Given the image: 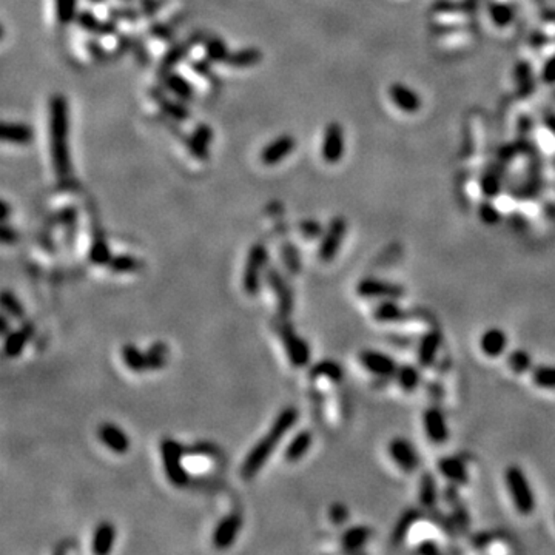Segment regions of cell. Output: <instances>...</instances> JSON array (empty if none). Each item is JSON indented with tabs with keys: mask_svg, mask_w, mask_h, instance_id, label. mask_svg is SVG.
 <instances>
[{
	"mask_svg": "<svg viewBox=\"0 0 555 555\" xmlns=\"http://www.w3.org/2000/svg\"><path fill=\"white\" fill-rule=\"evenodd\" d=\"M50 142H51V161L56 175L65 179L72 171L68 145V102L62 94H54L50 99Z\"/></svg>",
	"mask_w": 555,
	"mask_h": 555,
	"instance_id": "6da1fadb",
	"label": "cell"
},
{
	"mask_svg": "<svg viewBox=\"0 0 555 555\" xmlns=\"http://www.w3.org/2000/svg\"><path fill=\"white\" fill-rule=\"evenodd\" d=\"M296 420H298V411L295 407H287V409L279 413L275 423L270 427V431L259 439L257 446L250 450V454L247 455L244 463H242L241 475L244 477L246 480H250V478H253L261 469H263V466L265 464L267 460H269L272 452L276 449L278 443L284 438L285 433L292 429V426L296 423Z\"/></svg>",
	"mask_w": 555,
	"mask_h": 555,
	"instance_id": "7a4b0ae2",
	"label": "cell"
},
{
	"mask_svg": "<svg viewBox=\"0 0 555 555\" xmlns=\"http://www.w3.org/2000/svg\"><path fill=\"white\" fill-rule=\"evenodd\" d=\"M505 484L516 512L525 516L534 514L537 508V499H535L531 481L527 480L525 470L520 466L512 464L505 470Z\"/></svg>",
	"mask_w": 555,
	"mask_h": 555,
	"instance_id": "3957f363",
	"label": "cell"
},
{
	"mask_svg": "<svg viewBox=\"0 0 555 555\" xmlns=\"http://www.w3.org/2000/svg\"><path fill=\"white\" fill-rule=\"evenodd\" d=\"M161 452L165 475H167L170 483L176 488L187 486L190 477L182 466V455H184L182 446L175 442V439L165 438L161 443Z\"/></svg>",
	"mask_w": 555,
	"mask_h": 555,
	"instance_id": "277c9868",
	"label": "cell"
},
{
	"mask_svg": "<svg viewBox=\"0 0 555 555\" xmlns=\"http://www.w3.org/2000/svg\"><path fill=\"white\" fill-rule=\"evenodd\" d=\"M269 253L263 244L252 246L247 254L244 273H242V287L248 295H257L261 289V276L265 269Z\"/></svg>",
	"mask_w": 555,
	"mask_h": 555,
	"instance_id": "5b68a950",
	"label": "cell"
},
{
	"mask_svg": "<svg viewBox=\"0 0 555 555\" xmlns=\"http://www.w3.org/2000/svg\"><path fill=\"white\" fill-rule=\"evenodd\" d=\"M347 233V221L341 218V216H336L330 221L329 227L325 228V232L323 235L321 246L318 248V258H320L323 263H331L336 258L338 252L342 246V241L346 238Z\"/></svg>",
	"mask_w": 555,
	"mask_h": 555,
	"instance_id": "8992f818",
	"label": "cell"
},
{
	"mask_svg": "<svg viewBox=\"0 0 555 555\" xmlns=\"http://www.w3.org/2000/svg\"><path fill=\"white\" fill-rule=\"evenodd\" d=\"M356 293L366 299H400L404 296V287L392 281L364 278L356 284Z\"/></svg>",
	"mask_w": 555,
	"mask_h": 555,
	"instance_id": "52a82bcc",
	"label": "cell"
},
{
	"mask_svg": "<svg viewBox=\"0 0 555 555\" xmlns=\"http://www.w3.org/2000/svg\"><path fill=\"white\" fill-rule=\"evenodd\" d=\"M387 452L391 460L404 472L413 474L420 468V455L409 439L403 437H395L389 442Z\"/></svg>",
	"mask_w": 555,
	"mask_h": 555,
	"instance_id": "ba28073f",
	"label": "cell"
},
{
	"mask_svg": "<svg viewBox=\"0 0 555 555\" xmlns=\"http://www.w3.org/2000/svg\"><path fill=\"white\" fill-rule=\"evenodd\" d=\"M358 358L362 367H364L369 373L380 376V378H389V376H395V373H397L398 369L397 362H395L391 355L380 352V350L366 349L360 352Z\"/></svg>",
	"mask_w": 555,
	"mask_h": 555,
	"instance_id": "9c48e42d",
	"label": "cell"
},
{
	"mask_svg": "<svg viewBox=\"0 0 555 555\" xmlns=\"http://www.w3.org/2000/svg\"><path fill=\"white\" fill-rule=\"evenodd\" d=\"M281 338H283L284 347L287 356L292 366L295 367H304L310 361V349L309 344L305 342L301 336L295 334L290 324H284L281 327Z\"/></svg>",
	"mask_w": 555,
	"mask_h": 555,
	"instance_id": "30bf717a",
	"label": "cell"
},
{
	"mask_svg": "<svg viewBox=\"0 0 555 555\" xmlns=\"http://www.w3.org/2000/svg\"><path fill=\"white\" fill-rule=\"evenodd\" d=\"M321 155L327 164H338L341 161L344 155V131L338 122H330L325 129Z\"/></svg>",
	"mask_w": 555,
	"mask_h": 555,
	"instance_id": "8fae6325",
	"label": "cell"
},
{
	"mask_svg": "<svg viewBox=\"0 0 555 555\" xmlns=\"http://www.w3.org/2000/svg\"><path fill=\"white\" fill-rule=\"evenodd\" d=\"M423 427L426 437L435 444H443L449 439V426L446 415L438 407H429L423 413Z\"/></svg>",
	"mask_w": 555,
	"mask_h": 555,
	"instance_id": "7c38bea8",
	"label": "cell"
},
{
	"mask_svg": "<svg viewBox=\"0 0 555 555\" xmlns=\"http://www.w3.org/2000/svg\"><path fill=\"white\" fill-rule=\"evenodd\" d=\"M265 281L267 284L270 285V289L275 292L279 315L283 318H287L293 310V295L290 287L287 285L285 279L281 276V273L278 272V269H275V267H272V269L265 272Z\"/></svg>",
	"mask_w": 555,
	"mask_h": 555,
	"instance_id": "4fadbf2b",
	"label": "cell"
},
{
	"mask_svg": "<svg viewBox=\"0 0 555 555\" xmlns=\"http://www.w3.org/2000/svg\"><path fill=\"white\" fill-rule=\"evenodd\" d=\"M241 526H242V520L238 514H230L222 519L218 526L215 527V532H213V546L216 549H227V547H230L235 540L238 538V534L241 531Z\"/></svg>",
	"mask_w": 555,
	"mask_h": 555,
	"instance_id": "5bb4252c",
	"label": "cell"
},
{
	"mask_svg": "<svg viewBox=\"0 0 555 555\" xmlns=\"http://www.w3.org/2000/svg\"><path fill=\"white\" fill-rule=\"evenodd\" d=\"M295 145H296V140L293 139V136L281 135L275 140H272L270 144H267L264 146L263 151H261V155H259L261 162L267 165V167L278 165L279 162H283L293 150H295Z\"/></svg>",
	"mask_w": 555,
	"mask_h": 555,
	"instance_id": "9a60e30c",
	"label": "cell"
},
{
	"mask_svg": "<svg viewBox=\"0 0 555 555\" xmlns=\"http://www.w3.org/2000/svg\"><path fill=\"white\" fill-rule=\"evenodd\" d=\"M206 39L207 37H204L202 33H195V34H191L185 42L176 43L173 48H170L167 53L164 54L161 65H159V72H161V74L173 72V68L184 59L185 56L190 53V50L196 45H199L201 42H206Z\"/></svg>",
	"mask_w": 555,
	"mask_h": 555,
	"instance_id": "2e32d148",
	"label": "cell"
},
{
	"mask_svg": "<svg viewBox=\"0 0 555 555\" xmlns=\"http://www.w3.org/2000/svg\"><path fill=\"white\" fill-rule=\"evenodd\" d=\"M443 344V336L438 330H429L427 334L420 338L418 346H417V361L418 364L427 369L431 367L433 362L437 361V356L439 349H442Z\"/></svg>",
	"mask_w": 555,
	"mask_h": 555,
	"instance_id": "e0dca14e",
	"label": "cell"
},
{
	"mask_svg": "<svg viewBox=\"0 0 555 555\" xmlns=\"http://www.w3.org/2000/svg\"><path fill=\"white\" fill-rule=\"evenodd\" d=\"M213 140V130L206 124H199L191 133L190 136L184 139V144L187 145L188 153L197 161H207L208 159V146Z\"/></svg>",
	"mask_w": 555,
	"mask_h": 555,
	"instance_id": "ac0fdd59",
	"label": "cell"
},
{
	"mask_svg": "<svg viewBox=\"0 0 555 555\" xmlns=\"http://www.w3.org/2000/svg\"><path fill=\"white\" fill-rule=\"evenodd\" d=\"M509 338L506 331L500 327H489L480 336L481 352L489 358H499L506 352Z\"/></svg>",
	"mask_w": 555,
	"mask_h": 555,
	"instance_id": "d6986e66",
	"label": "cell"
},
{
	"mask_svg": "<svg viewBox=\"0 0 555 555\" xmlns=\"http://www.w3.org/2000/svg\"><path fill=\"white\" fill-rule=\"evenodd\" d=\"M99 438L105 448L114 454H125L130 449V438L127 433L113 423H104L99 427Z\"/></svg>",
	"mask_w": 555,
	"mask_h": 555,
	"instance_id": "ffe728a7",
	"label": "cell"
},
{
	"mask_svg": "<svg viewBox=\"0 0 555 555\" xmlns=\"http://www.w3.org/2000/svg\"><path fill=\"white\" fill-rule=\"evenodd\" d=\"M438 470L446 480H449V483L457 484V486H464V484L469 483V474L468 468H466L464 461L461 458L449 455L443 457L438 460Z\"/></svg>",
	"mask_w": 555,
	"mask_h": 555,
	"instance_id": "44dd1931",
	"label": "cell"
},
{
	"mask_svg": "<svg viewBox=\"0 0 555 555\" xmlns=\"http://www.w3.org/2000/svg\"><path fill=\"white\" fill-rule=\"evenodd\" d=\"M150 96L151 99L155 100V104L161 108V111L165 116L173 119L175 122H185V120L190 119L188 108L185 107L182 102L167 98V96H165L161 90H157V88H151Z\"/></svg>",
	"mask_w": 555,
	"mask_h": 555,
	"instance_id": "7402d4cb",
	"label": "cell"
},
{
	"mask_svg": "<svg viewBox=\"0 0 555 555\" xmlns=\"http://www.w3.org/2000/svg\"><path fill=\"white\" fill-rule=\"evenodd\" d=\"M33 334L34 325L31 323H25L19 329L10 331L5 340V355L10 356V358H16V356L21 355Z\"/></svg>",
	"mask_w": 555,
	"mask_h": 555,
	"instance_id": "603a6c76",
	"label": "cell"
},
{
	"mask_svg": "<svg viewBox=\"0 0 555 555\" xmlns=\"http://www.w3.org/2000/svg\"><path fill=\"white\" fill-rule=\"evenodd\" d=\"M79 27L94 36H111L118 33L116 22H105L96 17L91 11H80L76 19Z\"/></svg>",
	"mask_w": 555,
	"mask_h": 555,
	"instance_id": "cb8c5ba5",
	"label": "cell"
},
{
	"mask_svg": "<svg viewBox=\"0 0 555 555\" xmlns=\"http://www.w3.org/2000/svg\"><path fill=\"white\" fill-rule=\"evenodd\" d=\"M372 537V529L364 525H356L346 529L341 535V547L346 552H358Z\"/></svg>",
	"mask_w": 555,
	"mask_h": 555,
	"instance_id": "d4e9b609",
	"label": "cell"
},
{
	"mask_svg": "<svg viewBox=\"0 0 555 555\" xmlns=\"http://www.w3.org/2000/svg\"><path fill=\"white\" fill-rule=\"evenodd\" d=\"M397 301L398 299H381L372 312L375 320L382 324H395L406 320V312Z\"/></svg>",
	"mask_w": 555,
	"mask_h": 555,
	"instance_id": "484cf974",
	"label": "cell"
},
{
	"mask_svg": "<svg viewBox=\"0 0 555 555\" xmlns=\"http://www.w3.org/2000/svg\"><path fill=\"white\" fill-rule=\"evenodd\" d=\"M162 80L165 88L170 93H173L177 99H181L182 102H190L195 99V90L193 85L190 82L176 72H168L162 74Z\"/></svg>",
	"mask_w": 555,
	"mask_h": 555,
	"instance_id": "4316f807",
	"label": "cell"
},
{
	"mask_svg": "<svg viewBox=\"0 0 555 555\" xmlns=\"http://www.w3.org/2000/svg\"><path fill=\"white\" fill-rule=\"evenodd\" d=\"M389 94H391L393 104L404 113H415L421 107V102L417 93L411 90V88H407L406 85L393 84L391 87V90H389Z\"/></svg>",
	"mask_w": 555,
	"mask_h": 555,
	"instance_id": "83f0119b",
	"label": "cell"
},
{
	"mask_svg": "<svg viewBox=\"0 0 555 555\" xmlns=\"http://www.w3.org/2000/svg\"><path fill=\"white\" fill-rule=\"evenodd\" d=\"M34 138V131L27 124L5 122L2 125V139L16 145H28Z\"/></svg>",
	"mask_w": 555,
	"mask_h": 555,
	"instance_id": "f1b7e54d",
	"label": "cell"
},
{
	"mask_svg": "<svg viewBox=\"0 0 555 555\" xmlns=\"http://www.w3.org/2000/svg\"><path fill=\"white\" fill-rule=\"evenodd\" d=\"M114 538H116V529L108 521H102L98 525L93 535V552L105 555L111 551Z\"/></svg>",
	"mask_w": 555,
	"mask_h": 555,
	"instance_id": "f546056e",
	"label": "cell"
},
{
	"mask_svg": "<svg viewBox=\"0 0 555 555\" xmlns=\"http://www.w3.org/2000/svg\"><path fill=\"white\" fill-rule=\"evenodd\" d=\"M312 442H314V437H312L310 431H301L299 433H296L284 452L285 460L289 463H296L301 460V458L309 452Z\"/></svg>",
	"mask_w": 555,
	"mask_h": 555,
	"instance_id": "4dcf8cb0",
	"label": "cell"
},
{
	"mask_svg": "<svg viewBox=\"0 0 555 555\" xmlns=\"http://www.w3.org/2000/svg\"><path fill=\"white\" fill-rule=\"evenodd\" d=\"M420 510L418 509H407L406 512L400 516L397 525L393 526L392 531V545L400 546L404 543L407 535L411 534V529L415 526V523L420 520Z\"/></svg>",
	"mask_w": 555,
	"mask_h": 555,
	"instance_id": "1f68e13d",
	"label": "cell"
},
{
	"mask_svg": "<svg viewBox=\"0 0 555 555\" xmlns=\"http://www.w3.org/2000/svg\"><path fill=\"white\" fill-rule=\"evenodd\" d=\"M418 500L424 509H433L438 501V486L435 477L432 474H423L420 478L418 488Z\"/></svg>",
	"mask_w": 555,
	"mask_h": 555,
	"instance_id": "d6a6232c",
	"label": "cell"
},
{
	"mask_svg": "<svg viewBox=\"0 0 555 555\" xmlns=\"http://www.w3.org/2000/svg\"><path fill=\"white\" fill-rule=\"evenodd\" d=\"M395 378H397V382L401 387V391H404L407 393L415 392L418 386L421 384V372H420V369L413 364L398 366L397 373H395Z\"/></svg>",
	"mask_w": 555,
	"mask_h": 555,
	"instance_id": "836d02e7",
	"label": "cell"
},
{
	"mask_svg": "<svg viewBox=\"0 0 555 555\" xmlns=\"http://www.w3.org/2000/svg\"><path fill=\"white\" fill-rule=\"evenodd\" d=\"M263 59V53L257 48H242L228 54L226 65L232 68H250L258 65Z\"/></svg>",
	"mask_w": 555,
	"mask_h": 555,
	"instance_id": "e575fe53",
	"label": "cell"
},
{
	"mask_svg": "<svg viewBox=\"0 0 555 555\" xmlns=\"http://www.w3.org/2000/svg\"><path fill=\"white\" fill-rule=\"evenodd\" d=\"M312 378H329L334 382H341L344 378L342 367L336 361L324 360L315 364L310 370Z\"/></svg>",
	"mask_w": 555,
	"mask_h": 555,
	"instance_id": "d590c367",
	"label": "cell"
},
{
	"mask_svg": "<svg viewBox=\"0 0 555 555\" xmlns=\"http://www.w3.org/2000/svg\"><path fill=\"white\" fill-rule=\"evenodd\" d=\"M146 358V370H159L167 364L168 360V347L165 342H153L145 352Z\"/></svg>",
	"mask_w": 555,
	"mask_h": 555,
	"instance_id": "8d00e7d4",
	"label": "cell"
},
{
	"mask_svg": "<svg viewBox=\"0 0 555 555\" xmlns=\"http://www.w3.org/2000/svg\"><path fill=\"white\" fill-rule=\"evenodd\" d=\"M122 360L125 362V366L129 367L131 372L142 373L146 370L145 353L140 352V350L136 346H133V344H125L122 347Z\"/></svg>",
	"mask_w": 555,
	"mask_h": 555,
	"instance_id": "74e56055",
	"label": "cell"
},
{
	"mask_svg": "<svg viewBox=\"0 0 555 555\" xmlns=\"http://www.w3.org/2000/svg\"><path fill=\"white\" fill-rule=\"evenodd\" d=\"M204 47H206L207 59L212 63H226L228 54H230L226 42L218 39V37H207Z\"/></svg>",
	"mask_w": 555,
	"mask_h": 555,
	"instance_id": "f35d334b",
	"label": "cell"
},
{
	"mask_svg": "<svg viewBox=\"0 0 555 555\" xmlns=\"http://www.w3.org/2000/svg\"><path fill=\"white\" fill-rule=\"evenodd\" d=\"M508 366L514 373H526L532 370V356L525 349H515L508 355Z\"/></svg>",
	"mask_w": 555,
	"mask_h": 555,
	"instance_id": "ab89813d",
	"label": "cell"
},
{
	"mask_svg": "<svg viewBox=\"0 0 555 555\" xmlns=\"http://www.w3.org/2000/svg\"><path fill=\"white\" fill-rule=\"evenodd\" d=\"M54 10L57 22L69 25L78 19V0H54Z\"/></svg>",
	"mask_w": 555,
	"mask_h": 555,
	"instance_id": "60d3db41",
	"label": "cell"
},
{
	"mask_svg": "<svg viewBox=\"0 0 555 555\" xmlns=\"http://www.w3.org/2000/svg\"><path fill=\"white\" fill-rule=\"evenodd\" d=\"M532 381L540 389H555V366H537L532 369Z\"/></svg>",
	"mask_w": 555,
	"mask_h": 555,
	"instance_id": "b9f144b4",
	"label": "cell"
},
{
	"mask_svg": "<svg viewBox=\"0 0 555 555\" xmlns=\"http://www.w3.org/2000/svg\"><path fill=\"white\" fill-rule=\"evenodd\" d=\"M90 259L96 265H105L111 259V253L108 250L107 242L102 238L100 233L94 236V241L90 248Z\"/></svg>",
	"mask_w": 555,
	"mask_h": 555,
	"instance_id": "7bdbcfd3",
	"label": "cell"
},
{
	"mask_svg": "<svg viewBox=\"0 0 555 555\" xmlns=\"http://www.w3.org/2000/svg\"><path fill=\"white\" fill-rule=\"evenodd\" d=\"M108 265L111 267L114 273H131L139 269V261L130 254H116V257H111Z\"/></svg>",
	"mask_w": 555,
	"mask_h": 555,
	"instance_id": "ee69618b",
	"label": "cell"
},
{
	"mask_svg": "<svg viewBox=\"0 0 555 555\" xmlns=\"http://www.w3.org/2000/svg\"><path fill=\"white\" fill-rule=\"evenodd\" d=\"M281 253H283V261L287 269L292 273H299V270H301V257H299L298 248L292 242H285L283 248H281Z\"/></svg>",
	"mask_w": 555,
	"mask_h": 555,
	"instance_id": "f6af8a7d",
	"label": "cell"
},
{
	"mask_svg": "<svg viewBox=\"0 0 555 555\" xmlns=\"http://www.w3.org/2000/svg\"><path fill=\"white\" fill-rule=\"evenodd\" d=\"M0 301H2V307L5 309V312H8L12 318H22L25 315V309L22 307L21 301H19V299L12 295L11 292L5 290L2 293Z\"/></svg>",
	"mask_w": 555,
	"mask_h": 555,
	"instance_id": "bcb514c9",
	"label": "cell"
},
{
	"mask_svg": "<svg viewBox=\"0 0 555 555\" xmlns=\"http://www.w3.org/2000/svg\"><path fill=\"white\" fill-rule=\"evenodd\" d=\"M299 230H301L303 236L305 239H316V238H321L324 235V228L318 221L314 219H305L303 221L301 224H299Z\"/></svg>",
	"mask_w": 555,
	"mask_h": 555,
	"instance_id": "7dc6e473",
	"label": "cell"
},
{
	"mask_svg": "<svg viewBox=\"0 0 555 555\" xmlns=\"http://www.w3.org/2000/svg\"><path fill=\"white\" fill-rule=\"evenodd\" d=\"M329 519L336 526H341L349 519V509L342 503H334L329 509Z\"/></svg>",
	"mask_w": 555,
	"mask_h": 555,
	"instance_id": "c3c4849f",
	"label": "cell"
},
{
	"mask_svg": "<svg viewBox=\"0 0 555 555\" xmlns=\"http://www.w3.org/2000/svg\"><path fill=\"white\" fill-rule=\"evenodd\" d=\"M110 17H113L114 21L135 22L139 19V11L133 10V8H111L110 10Z\"/></svg>",
	"mask_w": 555,
	"mask_h": 555,
	"instance_id": "681fc988",
	"label": "cell"
},
{
	"mask_svg": "<svg viewBox=\"0 0 555 555\" xmlns=\"http://www.w3.org/2000/svg\"><path fill=\"white\" fill-rule=\"evenodd\" d=\"M480 218L486 222V224H489V226H494V224H497V222H499V219H500V213H499V210H497L492 204H489V202H486V204H483V206L480 207Z\"/></svg>",
	"mask_w": 555,
	"mask_h": 555,
	"instance_id": "f907efd6",
	"label": "cell"
},
{
	"mask_svg": "<svg viewBox=\"0 0 555 555\" xmlns=\"http://www.w3.org/2000/svg\"><path fill=\"white\" fill-rule=\"evenodd\" d=\"M415 551H417L418 554H423V555H435V554L442 552V547L438 546L437 540H433V538H424L423 541H420V543L417 545Z\"/></svg>",
	"mask_w": 555,
	"mask_h": 555,
	"instance_id": "816d5d0a",
	"label": "cell"
},
{
	"mask_svg": "<svg viewBox=\"0 0 555 555\" xmlns=\"http://www.w3.org/2000/svg\"><path fill=\"white\" fill-rule=\"evenodd\" d=\"M85 47H87V51H88V53H90V56L93 57L94 61H98V62H104V61H107V53H105V50L102 48L98 42H94V41H88Z\"/></svg>",
	"mask_w": 555,
	"mask_h": 555,
	"instance_id": "f5cc1de1",
	"label": "cell"
},
{
	"mask_svg": "<svg viewBox=\"0 0 555 555\" xmlns=\"http://www.w3.org/2000/svg\"><path fill=\"white\" fill-rule=\"evenodd\" d=\"M191 68L195 69L197 74H201L202 78L206 79H213V72H212V67H210V62L206 61H193L191 62Z\"/></svg>",
	"mask_w": 555,
	"mask_h": 555,
	"instance_id": "db71d44e",
	"label": "cell"
},
{
	"mask_svg": "<svg viewBox=\"0 0 555 555\" xmlns=\"http://www.w3.org/2000/svg\"><path fill=\"white\" fill-rule=\"evenodd\" d=\"M150 31L153 36L157 37V39H162V41L171 39V30L168 27H165L164 23H155Z\"/></svg>",
	"mask_w": 555,
	"mask_h": 555,
	"instance_id": "11a10c76",
	"label": "cell"
},
{
	"mask_svg": "<svg viewBox=\"0 0 555 555\" xmlns=\"http://www.w3.org/2000/svg\"><path fill=\"white\" fill-rule=\"evenodd\" d=\"M165 3V0H142V11L144 14H155V12L161 8Z\"/></svg>",
	"mask_w": 555,
	"mask_h": 555,
	"instance_id": "9f6ffc18",
	"label": "cell"
},
{
	"mask_svg": "<svg viewBox=\"0 0 555 555\" xmlns=\"http://www.w3.org/2000/svg\"><path fill=\"white\" fill-rule=\"evenodd\" d=\"M2 241L5 242V244H11L12 241H16L17 239V233H16V230L12 227H10L8 224H3V227H2Z\"/></svg>",
	"mask_w": 555,
	"mask_h": 555,
	"instance_id": "6f0895ef",
	"label": "cell"
},
{
	"mask_svg": "<svg viewBox=\"0 0 555 555\" xmlns=\"http://www.w3.org/2000/svg\"><path fill=\"white\" fill-rule=\"evenodd\" d=\"M543 78L546 82H555V57H552V59L546 63Z\"/></svg>",
	"mask_w": 555,
	"mask_h": 555,
	"instance_id": "680465c9",
	"label": "cell"
},
{
	"mask_svg": "<svg viewBox=\"0 0 555 555\" xmlns=\"http://www.w3.org/2000/svg\"><path fill=\"white\" fill-rule=\"evenodd\" d=\"M0 331H2V335H8L10 330H8V320H6V316L3 315L0 318Z\"/></svg>",
	"mask_w": 555,
	"mask_h": 555,
	"instance_id": "91938a15",
	"label": "cell"
},
{
	"mask_svg": "<svg viewBox=\"0 0 555 555\" xmlns=\"http://www.w3.org/2000/svg\"><path fill=\"white\" fill-rule=\"evenodd\" d=\"M8 216H10V206L6 201H2V221L6 222L8 221Z\"/></svg>",
	"mask_w": 555,
	"mask_h": 555,
	"instance_id": "94428289",
	"label": "cell"
},
{
	"mask_svg": "<svg viewBox=\"0 0 555 555\" xmlns=\"http://www.w3.org/2000/svg\"><path fill=\"white\" fill-rule=\"evenodd\" d=\"M88 2H91V3H102V2H105V0H88Z\"/></svg>",
	"mask_w": 555,
	"mask_h": 555,
	"instance_id": "6125c7cd",
	"label": "cell"
},
{
	"mask_svg": "<svg viewBox=\"0 0 555 555\" xmlns=\"http://www.w3.org/2000/svg\"><path fill=\"white\" fill-rule=\"evenodd\" d=\"M125 2H130V0H125Z\"/></svg>",
	"mask_w": 555,
	"mask_h": 555,
	"instance_id": "be15d7a7",
	"label": "cell"
}]
</instances>
